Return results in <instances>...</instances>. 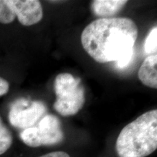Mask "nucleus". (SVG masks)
Here are the masks:
<instances>
[{
  "label": "nucleus",
  "instance_id": "1",
  "mask_svg": "<svg viewBox=\"0 0 157 157\" xmlns=\"http://www.w3.org/2000/svg\"><path fill=\"white\" fill-rule=\"evenodd\" d=\"M138 29L127 17L98 18L90 23L81 35L84 50L96 62H116L123 68L128 66L134 53Z\"/></svg>",
  "mask_w": 157,
  "mask_h": 157
},
{
  "label": "nucleus",
  "instance_id": "2",
  "mask_svg": "<svg viewBox=\"0 0 157 157\" xmlns=\"http://www.w3.org/2000/svg\"><path fill=\"white\" fill-rule=\"evenodd\" d=\"M157 148V110L140 115L126 125L116 142L119 157H146Z\"/></svg>",
  "mask_w": 157,
  "mask_h": 157
},
{
  "label": "nucleus",
  "instance_id": "3",
  "mask_svg": "<svg viewBox=\"0 0 157 157\" xmlns=\"http://www.w3.org/2000/svg\"><path fill=\"white\" fill-rule=\"evenodd\" d=\"M54 109L63 117L76 115L85 103V91L79 78L69 73L58 74L54 82Z\"/></svg>",
  "mask_w": 157,
  "mask_h": 157
},
{
  "label": "nucleus",
  "instance_id": "4",
  "mask_svg": "<svg viewBox=\"0 0 157 157\" xmlns=\"http://www.w3.org/2000/svg\"><path fill=\"white\" fill-rule=\"evenodd\" d=\"M20 138L26 146L37 148L55 146L63 142L64 133L60 119L53 114H46L39 120L36 126L21 131Z\"/></svg>",
  "mask_w": 157,
  "mask_h": 157
},
{
  "label": "nucleus",
  "instance_id": "5",
  "mask_svg": "<svg viewBox=\"0 0 157 157\" xmlns=\"http://www.w3.org/2000/svg\"><path fill=\"white\" fill-rule=\"evenodd\" d=\"M47 111L48 109L43 102L21 98L15 101L10 107L9 121L12 126L23 130L34 127Z\"/></svg>",
  "mask_w": 157,
  "mask_h": 157
},
{
  "label": "nucleus",
  "instance_id": "6",
  "mask_svg": "<svg viewBox=\"0 0 157 157\" xmlns=\"http://www.w3.org/2000/svg\"><path fill=\"white\" fill-rule=\"evenodd\" d=\"M21 24L25 26L38 23L43 17L42 4L37 0H6Z\"/></svg>",
  "mask_w": 157,
  "mask_h": 157
},
{
  "label": "nucleus",
  "instance_id": "7",
  "mask_svg": "<svg viewBox=\"0 0 157 157\" xmlns=\"http://www.w3.org/2000/svg\"><path fill=\"white\" fill-rule=\"evenodd\" d=\"M127 3L125 0H95L92 2L91 10L101 18H110L119 13Z\"/></svg>",
  "mask_w": 157,
  "mask_h": 157
},
{
  "label": "nucleus",
  "instance_id": "8",
  "mask_svg": "<svg viewBox=\"0 0 157 157\" xmlns=\"http://www.w3.org/2000/svg\"><path fill=\"white\" fill-rule=\"evenodd\" d=\"M138 78L147 87L157 88V55H151L145 59L138 71Z\"/></svg>",
  "mask_w": 157,
  "mask_h": 157
},
{
  "label": "nucleus",
  "instance_id": "9",
  "mask_svg": "<svg viewBox=\"0 0 157 157\" xmlns=\"http://www.w3.org/2000/svg\"><path fill=\"white\" fill-rule=\"evenodd\" d=\"M13 143V134L0 117V156L9 150Z\"/></svg>",
  "mask_w": 157,
  "mask_h": 157
},
{
  "label": "nucleus",
  "instance_id": "10",
  "mask_svg": "<svg viewBox=\"0 0 157 157\" xmlns=\"http://www.w3.org/2000/svg\"><path fill=\"white\" fill-rule=\"evenodd\" d=\"M144 50L146 54L155 55L157 52V27L151 29L144 43Z\"/></svg>",
  "mask_w": 157,
  "mask_h": 157
},
{
  "label": "nucleus",
  "instance_id": "11",
  "mask_svg": "<svg viewBox=\"0 0 157 157\" xmlns=\"http://www.w3.org/2000/svg\"><path fill=\"white\" fill-rule=\"evenodd\" d=\"M15 15L6 0H0V23L8 24L15 21Z\"/></svg>",
  "mask_w": 157,
  "mask_h": 157
},
{
  "label": "nucleus",
  "instance_id": "12",
  "mask_svg": "<svg viewBox=\"0 0 157 157\" xmlns=\"http://www.w3.org/2000/svg\"><path fill=\"white\" fill-rule=\"evenodd\" d=\"M10 89L9 82L5 78L0 77V97L8 93Z\"/></svg>",
  "mask_w": 157,
  "mask_h": 157
},
{
  "label": "nucleus",
  "instance_id": "13",
  "mask_svg": "<svg viewBox=\"0 0 157 157\" xmlns=\"http://www.w3.org/2000/svg\"><path fill=\"white\" fill-rule=\"evenodd\" d=\"M39 157H71L69 154L63 151H55L42 155Z\"/></svg>",
  "mask_w": 157,
  "mask_h": 157
}]
</instances>
